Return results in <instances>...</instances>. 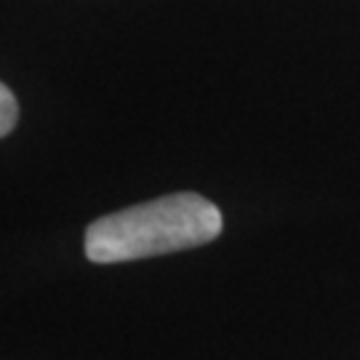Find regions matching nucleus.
<instances>
[{
	"label": "nucleus",
	"instance_id": "f257e3e1",
	"mask_svg": "<svg viewBox=\"0 0 360 360\" xmlns=\"http://www.w3.org/2000/svg\"><path fill=\"white\" fill-rule=\"evenodd\" d=\"M221 227V211L203 195H163L91 221L86 257L94 264L163 257L211 243Z\"/></svg>",
	"mask_w": 360,
	"mask_h": 360
},
{
	"label": "nucleus",
	"instance_id": "f03ea898",
	"mask_svg": "<svg viewBox=\"0 0 360 360\" xmlns=\"http://www.w3.org/2000/svg\"><path fill=\"white\" fill-rule=\"evenodd\" d=\"M19 117V104L8 86H0V136H8Z\"/></svg>",
	"mask_w": 360,
	"mask_h": 360
}]
</instances>
